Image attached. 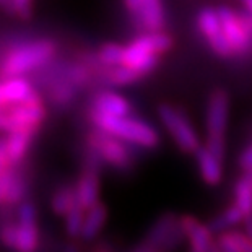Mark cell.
<instances>
[{"instance_id": "1", "label": "cell", "mask_w": 252, "mask_h": 252, "mask_svg": "<svg viewBox=\"0 0 252 252\" xmlns=\"http://www.w3.org/2000/svg\"><path fill=\"white\" fill-rule=\"evenodd\" d=\"M174 41L163 31H147L124 46L122 63L133 68L142 77L153 73L161 62V57L173 49Z\"/></svg>"}, {"instance_id": "2", "label": "cell", "mask_w": 252, "mask_h": 252, "mask_svg": "<svg viewBox=\"0 0 252 252\" xmlns=\"http://www.w3.org/2000/svg\"><path fill=\"white\" fill-rule=\"evenodd\" d=\"M90 119L93 126L99 130H104L122 138L132 147L155 148L159 145V133L152 124L138 117L128 116H106L96 111L90 112Z\"/></svg>"}, {"instance_id": "3", "label": "cell", "mask_w": 252, "mask_h": 252, "mask_svg": "<svg viewBox=\"0 0 252 252\" xmlns=\"http://www.w3.org/2000/svg\"><path fill=\"white\" fill-rule=\"evenodd\" d=\"M57 46L51 39H37L23 42L12 49L5 57L2 63V77H20L34 68L46 65L47 62L54 57Z\"/></svg>"}, {"instance_id": "4", "label": "cell", "mask_w": 252, "mask_h": 252, "mask_svg": "<svg viewBox=\"0 0 252 252\" xmlns=\"http://www.w3.org/2000/svg\"><path fill=\"white\" fill-rule=\"evenodd\" d=\"M229 96L224 90H213L207 101V145L205 147L224 159V135L228 127Z\"/></svg>"}, {"instance_id": "5", "label": "cell", "mask_w": 252, "mask_h": 252, "mask_svg": "<svg viewBox=\"0 0 252 252\" xmlns=\"http://www.w3.org/2000/svg\"><path fill=\"white\" fill-rule=\"evenodd\" d=\"M184 239L181 217L169 212L153 223L145 239L132 252H173Z\"/></svg>"}, {"instance_id": "6", "label": "cell", "mask_w": 252, "mask_h": 252, "mask_svg": "<svg viewBox=\"0 0 252 252\" xmlns=\"http://www.w3.org/2000/svg\"><path fill=\"white\" fill-rule=\"evenodd\" d=\"M158 117L179 150L184 153L198 152V148L202 147L200 137L184 111L171 104H159Z\"/></svg>"}, {"instance_id": "7", "label": "cell", "mask_w": 252, "mask_h": 252, "mask_svg": "<svg viewBox=\"0 0 252 252\" xmlns=\"http://www.w3.org/2000/svg\"><path fill=\"white\" fill-rule=\"evenodd\" d=\"M46 117V108L41 96L36 93L18 104L0 106V130L13 132L18 128L39 126Z\"/></svg>"}, {"instance_id": "8", "label": "cell", "mask_w": 252, "mask_h": 252, "mask_svg": "<svg viewBox=\"0 0 252 252\" xmlns=\"http://www.w3.org/2000/svg\"><path fill=\"white\" fill-rule=\"evenodd\" d=\"M224 36L233 47L234 57H243L252 51V15L238 13L229 7L218 8Z\"/></svg>"}, {"instance_id": "9", "label": "cell", "mask_w": 252, "mask_h": 252, "mask_svg": "<svg viewBox=\"0 0 252 252\" xmlns=\"http://www.w3.org/2000/svg\"><path fill=\"white\" fill-rule=\"evenodd\" d=\"M126 143L127 142H124L122 138L111 135V133L99 130L96 127L88 135V145L98 152L103 161L121 171H127L133 164V155Z\"/></svg>"}, {"instance_id": "10", "label": "cell", "mask_w": 252, "mask_h": 252, "mask_svg": "<svg viewBox=\"0 0 252 252\" xmlns=\"http://www.w3.org/2000/svg\"><path fill=\"white\" fill-rule=\"evenodd\" d=\"M195 23H197L198 33L205 37V41L208 42V47H210V51L213 54L220 59H224V61L234 57L233 47L229 44V41L226 39V36H224L218 8L203 7L200 12L197 13Z\"/></svg>"}, {"instance_id": "11", "label": "cell", "mask_w": 252, "mask_h": 252, "mask_svg": "<svg viewBox=\"0 0 252 252\" xmlns=\"http://www.w3.org/2000/svg\"><path fill=\"white\" fill-rule=\"evenodd\" d=\"M122 2L138 28L143 30V33L164 30L166 13L163 0H122Z\"/></svg>"}, {"instance_id": "12", "label": "cell", "mask_w": 252, "mask_h": 252, "mask_svg": "<svg viewBox=\"0 0 252 252\" xmlns=\"http://www.w3.org/2000/svg\"><path fill=\"white\" fill-rule=\"evenodd\" d=\"M17 224V252H34L37 248V229L34 207L30 202H23L18 208Z\"/></svg>"}, {"instance_id": "13", "label": "cell", "mask_w": 252, "mask_h": 252, "mask_svg": "<svg viewBox=\"0 0 252 252\" xmlns=\"http://www.w3.org/2000/svg\"><path fill=\"white\" fill-rule=\"evenodd\" d=\"M181 228L184 233L186 241L190 246V251L194 252H212L217 246L213 239V233L208 224H203L197 218L190 215L181 217Z\"/></svg>"}, {"instance_id": "14", "label": "cell", "mask_w": 252, "mask_h": 252, "mask_svg": "<svg viewBox=\"0 0 252 252\" xmlns=\"http://www.w3.org/2000/svg\"><path fill=\"white\" fill-rule=\"evenodd\" d=\"M99 166L85 164V169L75 186L78 203L85 210L99 202Z\"/></svg>"}, {"instance_id": "15", "label": "cell", "mask_w": 252, "mask_h": 252, "mask_svg": "<svg viewBox=\"0 0 252 252\" xmlns=\"http://www.w3.org/2000/svg\"><path fill=\"white\" fill-rule=\"evenodd\" d=\"M91 111L106 116H128L132 114V104L122 94L111 90H103L94 94Z\"/></svg>"}, {"instance_id": "16", "label": "cell", "mask_w": 252, "mask_h": 252, "mask_svg": "<svg viewBox=\"0 0 252 252\" xmlns=\"http://www.w3.org/2000/svg\"><path fill=\"white\" fill-rule=\"evenodd\" d=\"M34 93L33 87L23 75L0 80V106L23 103Z\"/></svg>"}, {"instance_id": "17", "label": "cell", "mask_w": 252, "mask_h": 252, "mask_svg": "<svg viewBox=\"0 0 252 252\" xmlns=\"http://www.w3.org/2000/svg\"><path fill=\"white\" fill-rule=\"evenodd\" d=\"M198 173L203 182L208 186H218L223 178V159L218 158L215 153L207 147H200L195 153Z\"/></svg>"}, {"instance_id": "18", "label": "cell", "mask_w": 252, "mask_h": 252, "mask_svg": "<svg viewBox=\"0 0 252 252\" xmlns=\"http://www.w3.org/2000/svg\"><path fill=\"white\" fill-rule=\"evenodd\" d=\"M39 126H31L25 128H18V130L8 132V137H5V143H7L8 157L12 159L13 164H18L21 159L25 158L26 152L30 148V143L36 135V130Z\"/></svg>"}, {"instance_id": "19", "label": "cell", "mask_w": 252, "mask_h": 252, "mask_svg": "<svg viewBox=\"0 0 252 252\" xmlns=\"http://www.w3.org/2000/svg\"><path fill=\"white\" fill-rule=\"evenodd\" d=\"M0 190H2L3 202L20 203L25 195V181L20 173L12 166L7 171L0 173Z\"/></svg>"}, {"instance_id": "20", "label": "cell", "mask_w": 252, "mask_h": 252, "mask_svg": "<svg viewBox=\"0 0 252 252\" xmlns=\"http://www.w3.org/2000/svg\"><path fill=\"white\" fill-rule=\"evenodd\" d=\"M106 218H108V212H106V207L101 202H98L93 207H90L88 210L85 212L82 238L88 241L96 238V236L101 233V229H103Z\"/></svg>"}, {"instance_id": "21", "label": "cell", "mask_w": 252, "mask_h": 252, "mask_svg": "<svg viewBox=\"0 0 252 252\" xmlns=\"http://www.w3.org/2000/svg\"><path fill=\"white\" fill-rule=\"evenodd\" d=\"M101 75H103V82L108 87H127V85H133L143 78L142 73L124 65V63L111 68H103Z\"/></svg>"}, {"instance_id": "22", "label": "cell", "mask_w": 252, "mask_h": 252, "mask_svg": "<svg viewBox=\"0 0 252 252\" xmlns=\"http://www.w3.org/2000/svg\"><path fill=\"white\" fill-rule=\"evenodd\" d=\"M234 205L241 208L244 217L252 215V173H244L234 184Z\"/></svg>"}, {"instance_id": "23", "label": "cell", "mask_w": 252, "mask_h": 252, "mask_svg": "<svg viewBox=\"0 0 252 252\" xmlns=\"http://www.w3.org/2000/svg\"><path fill=\"white\" fill-rule=\"evenodd\" d=\"M244 213L241 212V208L238 205H231L228 208H224V210L217 215L213 220H210V223H208V226L215 234H220L223 231H228V229H231L236 224H241L244 221Z\"/></svg>"}, {"instance_id": "24", "label": "cell", "mask_w": 252, "mask_h": 252, "mask_svg": "<svg viewBox=\"0 0 252 252\" xmlns=\"http://www.w3.org/2000/svg\"><path fill=\"white\" fill-rule=\"evenodd\" d=\"M218 246L228 252H252V238L246 233L228 229L220 233Z\"/></svg>"}, {"instance_id": "25", "label": "cell", "mask_w": 252, "mask_h": 252, "mask_svg": "<svg viewBox=\"0 0 252 252\" xmlns=\"http://www.w3.org/2000/svg\"><path fill=\"white\" fill-rule=\"evenodd\" d=\"M77 203H78L77 189H75L73 186H63L52 195L51 207H52V210H54V213L65 217Z\"/></svg>"}, {"instance_id": "26", "label": "cell", "mask_w": 252, "mask_h": 252, "mask_svg": "<svg viewBox=\"0 0 252 252\" xmlns=\"http://www.w3.org/2000/svg\"><path fill=\"white\" fill-rule=\"evenodd\" d=\"M51 101L59 108H63V106H68L75 99L77 96V87L63 77V80H57L54 85L51 87Z\"/></svg>"}, {"instance_id": "27", "label": "cell", "mask_w": 252, "mask_h": 252, "mask_svg": "<svg viewBox=\"0 0 252 252\" xmlns=\"http://www.w3.org/2000/svg\"><path fill=\"white\" fill-rule=\"evenodd\" d=\"M96 59H98L101 68L121 65L122 59H124V46L119 44V42H106L99 47Z\"/></svg>"}, {"instance_id": "28", "label": "cell", "mask_w": 252, "mask_h": 252, "mask_svg": "<svg viewBox=\"0 0 252 252\" xmlns=\"http://www.w3.org/2000/svg\"><path fill=\"white\" fill-rule=\"evenodd\" d=\"M85 208L77 203L70 212L65 215V229L67 234L70 238H78L82 236V229H83V221H85Z\"/></svg>"}, {"instance_id": "29", "label": "cell", "mask_w": 252, "mask_h": 252, "mask_svg": "<svg viewBox=\"0 0 252 252\" xmlns=\"http://www.w3.org/2000/svg\"><path fill=\"white\" fill-rule=\"evenodd\" d=\"M90 68H87L82 63H73V65H67L65 70H63V77L75 85L77 88H83L87 87L90 82Z\"/></svg>"}, {"instance_id": "30", "label": "cell", "mask_w": 252, "mask_h": 252, "mask_svg": "<svg viewBox=\"0 0 252 252\" xmlns=\"http://www.w3.org/2000/svg\"><path fill=\"white\" fill-rule=\"evenodd\" d=\"M5 7L23 20L31 17V0H7Z\"/></svg>"}, {"instance_id": "31", "label": "cell", "mask_w": 252, "mask_h": 252, "mask_svg": "<svg viewBox=\"0 0 252 252\" xmlns=\"http://www.w3.org/2000/svg\"><path fill=\"white\" fill-rule=\"evenodd\" d=\"M0 241H2L5 248L15 251V244H17V224H5L0 229Z\"/></svg>"}, {"instance_id": "32", "label": "cell", "mask_w": 252, "mask_h": 252, "mask_svg": "<svg viewBox=\"0 0 252 252\" xmlns=\"http://www.w3.org/2000/svg\"><path fill=\"white\" fill-rule=\"evenodd\" d=\"M239 168L243 171H251L252 169V142L243 150V153L239 155Z\"/></svg>"}, {"instance_id": "33", "label": "cell", "mask_w": 252, "mask_h": 252, "mask_svg": "<svg viewBox=\"0 0 252 252\" xmlns=\"http://www.w3.org/2000/svg\"><path fill=\"white\" fill-rule=\"evenodd\" d=\"M243 223H244V233L252 238V215L246 217Z\"/></svg>"}, {"instance_id": "34", "label": "cell", "mask_w": 252, "mask_h": 252, "mask_svg": "<svg viewBox=\"0 0 252 252\" xmlns=\"http://www.w3.org/2000/svg\"><path fill=\"white\" fill-rule=\"evenodd\" d=\"M244 5H246V8H248V12L252 15V0H241Z\"/></svg>"}, {"instance_id": "35", "label": "cell", "mask_w": 252, "mask_h": 252, "mask_svg": "<svg viewBox=\"0 0 252 252\" xmlns=\"http://www.w3.org/2000/svg\"><path fill=\"white\" fill-rule=\"evenodd\" d=\"M212 252H228V251H224L223 248H220L218 243H217V246H215V248H213V251H212Z\"/></svg>"}, {"instance_id": "36", "label": "cell", "mask_w": 252, "mask_h": 252, "mask_svg": "<svg viewBox=\"0 0 252 252\" xmlns=\"http://www.w3.org/2000/svg\"><path fill=\"white\" fill-rule=\"evenodd\" d=\"M65 252H78V251H77V249H75V248H73V246H68V248L65 249Z\"/></svg>"}, {"instance_id": "37", "label": "cell", "mask_w": 252, "mask_h": 252, "mask_svg": "<svg viewBox=\"0 0 252 252\" xmlns=\"http://www.w3.org/2000/svg\"><path fill=\"white\" fill-rule=\"evenodd\" d=\"M0 203H3V195H2V190H0Z\"/></svg>"}, {"instance_id": "38", "label": "cell", "mask_w": 252, "mask_h": 252, "mask_svg": "<svg viewBox=\"0 0 252 252\" xmlns=\"http://www.w3.org/2000/svg\"><path fill=\"white\" fill-rule=\"evenodd\" d=\"M5 2H7V0H0V3H3V5H5Z\"/></svg>"}, {"instance_id": "39", "label": "cell", "mask_w": 252, "mask_h": 252, "mask_svg": "<svg viewBox=\"0 0 252 252\" xmlns=\"http://www.w3.org/2000/svg\"><path fill=\"white\" fill-rule=\"evenodd\" d=\"M190 252H194V251H190Z\"/></svg>"}]
</instances>
